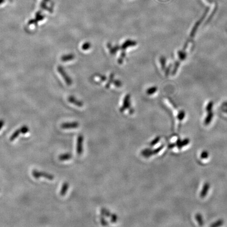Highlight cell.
<instances>
[{"mask_svg": "<svg viewBox=\"0 0 227 227\" xmlns=\"http://www.w3.org/2000/svg\"><path fill=\"white\" fill-rule=\"evenodd\" d=\"M32 174L33 177H34L35 179H39V178L43 177V178H45L46 179L52 180H53L54 178V177L52 174H48L43 171H38L37 170H33L32 171Z\"/></svg>", "mask_w": 227, "mask_h": 227, "instance_id": "6da1fadb", "label": "cell"}, {"mask_svg": "<svg viewBox=\"0 0 227 227\" xmlns=\"http://www.w3.org/2000/svg\"><path fill=\"white\" fill-rule=\"evenodd\" d=\"M57 70L59 73L62 76V77L64 79V81L68 86H70L72 84V79H70V77L67 74L66 71L65 70L64 68L61 66H59L57 67Z\"/></svg>", "mask_w": 227, "mask_h": 227, "instance_id": "7a4b0ae2", "label": "cell"}, {"mask_svg": "<svg viewBox=\"0 0 227 227\" xmlns=\"http://www.w3.org/2000/svg\"><path fill=\"white\" fill-rule=\"evenodd\" d=\"M130 95L129 94H127L124 99L123 104L120 108V111L123 112L126 109L128 108L130 106Z\"/></svg>", "mask_w": 227, "mask_h": 227, "instance_id": "3957f363", "label": "cell"}, {"mask_svg": "<svg viewBox=\"0 0 227 227\" xmlns=\"http://www.w3.org/2000/svg\"><path fill=\"white\" fill-rule=\"evenodd\" d=\"M137 44V42L132 39H127L124 42L121 46V48L123 50H125L128 48L134 47Z\"/></svg>", "mask_w": 227, "mask_h": 227, "instance_id": "277c9868", "label": "cell"}, {"mask_svg": "<svg viewBox=\"0 0 227 227\" xmlns=\"http://www.w3.org/2000/svg\"><path fill=\"white\" fill-rule=\"evenodd\" d=\"M68 101L72 103V104L75 105V106H77L81 107L83 106V102L81 101H79L77 98H76L74 96H70L68 98Z\"/></svg>", "mask_w": 227, "mask_h": 227, "instance_id": "5b68a950", "label": "cell"}, {"mask_svg": "<svg viewBox=\"0 0 227 227\" xmlns=\"http://www.w3.org/2000/svg\"><path fill=\"white\" fill-rule=\"evenodd\" d=\"M79 126V124L76 122L73 123H64L61 125V128L63 129H70V128H76Z\"/></svg>", "mask_w": 227, "mask_h": 227, "instance_id": "8992f818", "label": "cell"}, {"mask_svg": "<svg viewBox=\"0 0 227 227\" xmlns=\"http://www.w3.org/2000/svg\"><path fill=\"white\" fill-rule=\"evenodd\" d=\"M74 59H75V55L73 54H69L62 56L61 57V61L63 62H68L73 60Z\"/></svg>", "mask_w": 227, "mask_h": 227, "instance_id": "52a82bcc", "label": "cell"}, {"mask_svg": "<svg viewBox=\"0 0 227 227\" xmlns=\"http://www.w3.org/2000/svg\"><path fill=\"white\" fill-rule=\"evenodd\" d=\"M209 184H208V183L205 184L204 187H203V189L200 193V196L201 197H204L207 195L208 191L209 190Z\"/></svg>", "mask_w": 227, "mask_h": 227, "instance_id": "ba28073f", "label": "cell"}, {"mask_svg": "<svg viewBox=\"0 0 227 227\" xmlns=\"http://www.w3.org/2000/svg\"><path fill=\"white\" fill-rule=\"evenodd\" d=\"M158 90V88L156 86H152L148 88L147 90H146V94L148 95H153L155 92H156Z\"/></svg>", "mask_w": 227, "mask_h": 227, "instance_id": "9c48e42d", "label": "cell"}, {"mask_svg": "<svg viewBox=\"0 0 227 227\" xmlns=\"http://www.w3.org/2000/svg\"><path fill=\"white\" fill-rule=\"evenodd\" d=\"M20 133H21V132L20 130V129H17L15 132H14V133L11 136L10 138V141H14L17 137H19V136L20 135Z\"/></svg>", "mask_w": 227, "mask_h": 227, "instance_id": "30bf717a", "label": "cell"}, {"mask_svg": "<svg viewBox=\"0 0 227 227\" xmlns=\"http://www.w3.org/2000/svg\"><path fill=\"white\" fill-rule=\"evenodd\" d=\"M82 138L81 137H79L78 138V142H77V151L78 154H81V150H82Z\"/></svg>", "mask_w": 227, "mask_h": 227, "instance_id": "8fae6325", "label": "cell"}, {"mask_svg": "<svg viewBox=\"0 0 227 227\" xmlns=\"http://www.w3.org/2000/svg\"><path fill=\"white\" fill-rule=\"evenodd\" d=\"M91 47H92L91 43L89 42H86L81 45V49L83 50L86 51V50H89Z\"/></svg>", "mask_w": 227, "mask_h": 227, "instance_id": "7c38bea8", "label": "cell"}, {"mask_svg": "<svg viewBox=\"0 0 227 227\" xmlns=\"http://www.w3.org/2000/svg\"><path fill=\"white\" fill-rule=\"evenodd\" d=\"M121 48L118 45H115L114 46H112L109 49V52L112 55H114L117 52V51Z\"/></svg>", "mask_w": 227, "mask_h": 227, "instance_id": "4fadbf2b", "label": "cell"}, {"mask_svg": "<svg viewBox=\"0 0 227 227\" xmlns=\"http://www.w3.org/2000/svg\"><path fill=\"white\" fill-rule=\"evenodd\" d=\"M68 188V184L67 183H64L63 186H62V189H61V196H64L66 194V193L67 191V189Z\"/></svg>", "mask_w": 227, "mask_h": 227, "instance_id": "5bb4252c", "label": "cell"}, {"mask_svg": "<svg viewBox=\"0 0 227 227\" xmlns=\"http://www.w3.org/2000/svg\"><path fill=\"white\" fill-rule=\"evenodd\" d=\"M71 158V156L70 154H62L59 156V159L61 161H64V160H67L70 159Z\"/></svg>", "mask_w": 227, "mask_h": 227, "instance_id": "9a60e30c", "label": "cell"}, {"mask_svg": "<svg viewBox=\"0 0 227 227\" xmlns=\"http://www.w3.org/2000/svg\"><path fill=\"white\" fill-rule=\"evenodd\" d=\"M114 74L112 73L109 76V80H108V81L106 85V87L107 88H109L110 87V84L113 83V81H114Z\"/></svg>", "mask_w": 227, "mask_h": 227, "instance_id": "2e32d148", "label": "cell"}, {"mask_svg": "<svg viewBox=\"0 0 227 227\" xmlns=\"http://www.w3.org/2000/svg\"><path fill=\"white\" fill-rule=\"evenodd\" d=\"M126 54L125 52V50H123L121 54V56L119 57V58L118 59V63L119 64H122L123 63L124 59H125V57H126Z\"/></svg>", "mask_w": 227, "mask_h": 227, "instance_id": "e0dca14e", "label": "cell"}, {"mask_svg": "<svg viewBox=\"0 0 227 227\" xmlns=\"http://www.w3.org/2000/svg\"><path fill=\"white\" fill-rule=\"evenodd\" d=\"M213 117V112H211L209 114V115H208L207 117L206 118L205 121V124L206 125H208L210 123V121L212 120Z\"/></svg>", "mask_w": 227, "mask_h": 227, "instance_id": "ac0fdd59", "label": "cell"}, {"mask_svg": "<svg viewBox=\"0 0 227 227\" xmlns=\"http://www.w3.org/2000/svg\"><path fill=\"white\" fill-rule=\"evenodd\" d=\"M160 64H161V68L163 70H164L166 66V59L165 57H161L160 58Z\"/></svg>", "mask_w": 227, "mask_h": 227, "instance_id": "d6986e66", "label": "cell"}, {"mask_svg": "<svg viewBox=\"0 0 227 227\" xmlns=\"http://www.w3.org/2000/svg\"><path fill=\"white\" fill-rule=\"evenodd\" d=\"M20 129L21 132V133L23 134H26L27 132H29V128H28V127L26 126V125L23 126L22 127L20 128Z\"/></svg>", "mask_w": 227, "mask_h": 227, "instance_id": "ffe728a7", "label": "cell"}, {"mask_svg": "<svg viewBox=\"0 0 227 227\" xmlns=\"http://www.w3.org/2000/svg\"><path fill=\"white\" fill-rule=\"evenodd\" d=\"M196 219L197 220L198 222H199V224L200 225H202L203 224V220H202V217L200 214H197V215Z\"/></svg>", "mask_w": 227, "mask_h": 227, "instance_id": "44dd1931", "label": "cell"}, {"mask_svg": "<svg viewBox=\"0 0 227 227\" xmlns=\"http://www.w3.org/2000/svg\"><path fill=\"white\" fill-rule=\"evenodd\" d=\"M113 84L116 87H121L122 86V83L119 80H115L113 81Z\"/></svg>", "mask_w": 227, "mask_h": 227, "instance_id": "7402d4cb", "label": "cell"}, {"mask_svg": "<svg viewBox=\"0 0 227 227\" xmlns=\"http://www.w3.org/2000/svg\"><path fill=\"white\" fill-rule=\"evenodd\" d=\"M213 106V102H210L209 104H208L207 106L206 107V110L208 112H210L211 110L212 107Z\"/></svg>", "mask_w": 227, "mask_h": 227, "instance_id": "603a6c76", "label": "cell"}, {"mask_svg": "<svg viewBox=\"0 0 227 227\" xmlns=\"http://www.w3.org/2000/svg\"><path fill=\"white\" fill-rule=\"evenodd\" d=\"M208 157V153L207 151H205L204 152H202L201 155V157L202 158H207Z\"/></svg>", "mask_w": 227, "mask_h": 227, "instance_id": "cb8c5ba5", "label": "cell"}, {"mask_svg": "<svg viewBox=\"0 0 227 227\" xmlns=\"http://www.w3.org/2000/svg\"><path fill=\"white\" fill-rule=\"evenodd\" d=\"M185 112H184L183 111H181L178 114V118L180 120H182L184 117H185Z\"/></svg>", "mask_w": 227, "mask_h": 227, "instance_id": "d4e9b609", "label": "cell"}, {"mask_svg": "<svg viewBox=\"0 0 227 227\" xmlns=\"http://www.w3.org/2000/svg\"><path fill=\"white\" fill-rule=\"evenodd\" d=\"M97 77H99V79L100 81H105L106 80V77L105 76L98 75L97 76Z\"/></svg>", "mask_w": 227, "mask_h": 227, "instance_id": "484cf974", "label": "cell"}, {"mask_svg": "<svg viewBox=\"0 0 227 227\" xmlns=\"http://www.w3.org/2000/svg\"><path fill=\"white\" fill-rule=\"evenodd\" d=\"M189 140H188V139H185V140H184V141L180 144V146H179V147L180 146L182 147V146L186 145L187 144H188V143H189Z\"/></svg>", "mask_w": 227, "mask_h": 227, "instance_id": "4316f807", "label": "cell"}, {"mask_svg": "<svg viewBox=\"0 0 227 227\" xmlns=\"http://www.w3.org/2000/svg\"><path fill=\"white\" fill-rule=\"evenodd\" d=\"M216 223H217V224H215L214 226H221L222 224V221H221V220H219V221H218L217 222H216Z\"/></svg>", "mask_w": 227, "mask_h": 227, "instance_id": "83f0119b", "label": "cell"}, {"mask_svg": "<svg viewBox=\"0 0 227 227\" xmlns=\"http://www.w3.org/2000/svg\"><path fill=\"white\" fill-rule=\"evenodd\" d=\"M4 124V121L3 120H0V130H1V129L2 128Z\"/></svg>", "mask_w": 227, "mask_h": 227, "instance_id": "f1b7e54d", "label": "cell"}]
</instances>
